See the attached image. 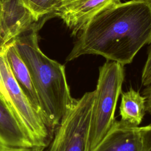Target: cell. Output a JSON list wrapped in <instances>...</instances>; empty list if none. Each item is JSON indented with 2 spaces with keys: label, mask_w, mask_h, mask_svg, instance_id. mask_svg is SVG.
Masks as SVG:
<instances>
[{
  "label": "cell",
  "mask_w": 151,
  "mask_h": 151,
  "mask_svg": "<svg viewBox=\"0 0 151 151\" xmlns=\"http://www.w3.org/2000/svg\"><path fill=\"white\" fill-rule=\"evenodd\" d=\"M139 128L145 151H151V123Z\"/></svg>",
  "instance_id": "14"
},
{
  "label": "cell",
  "mask_w": 151,
  "mask_h": 151,
  "mask_svg": "<svg viewBox=\"0 0 151 151\" xmlns=\"http://www.w3.org/2000/svg\"><path fill=\"white\" fill-rule=\"evenodd\" d=\"M0 146L8 151H31L37 149L1 96Z\"/></svg>",
  "instance_id": "9"
},
{
  "label": "cell",
  "mask_w": 151,
  "mask_h": 151,
  "mask_svg": "<svg viewBox=\"0 0 151 151\" xmlns=\"http://www.w3.org/2000/svg\"><path fill=\"white\" fill-rule=\"evenodd\" d=\"M123 65L107 60L100 67L91 112L89 151L102 140L115 122L114 113L124 80Z\"/></svg>",
  "instance_id": "4"
},
{
  "label": "cell",
  "mask_w": 151,
  "mask_h": 151,
  "mask_svg": "<svg viewBox=\"0 0 151 151\" xmlns=\"http://www.w3.org/2000/svg\"><path fill=\"white\" fill-rule=\"evenodd\" d=\"M94 91L85 93L55 129L42 151H89V132Z\"/></svg>",
  "instance_id": "5"
},
{
  "label": "cell",
  "mask_w": 151,
  "mask_h": 151,
  "mask_svg": "<svg viewBox=\"0 0 151 151\" xmlns=\"http://www.w3.org/2000/svg\"><path fill=\"white\" fill-rule=\"evenodd\" d=\"M90 151H145L139 126L115 120L102 140Z\"/></svg>",
  "instance_id": "8"
},
{
  "label": "cell",
  "mask_w": 151,
  "mask_h": 151,
  "mask_svg": "<svg viewBox=\"0 0 151 151\" xmlns=\"http://www.w3.org/2000/svg\"><path fill=\"white\" fill-rule=\"evenodd\" d=\"M147 52V57L143 67L142 76L141 83L145 87L147 86L151 80V43Z\"/></svg>",
  "instance_id": "13"
},
{
  "label": "cell",
  "mask_w": 151,
  "mask_h": 151,
  "mask_svg": "<svg viewBox=\"0 0 151 151\" xmlns=\"http://www.w3.org/2000/svg\"><path fill=\"white\" fill-rule=\"evenodd\" d=\"M37 25L15 40V47L26 64L37 92L42 115L54 132L72 108L76 99L70 93L65 66L46 56L40 49Z\"/></svg>",
  "instance_id": "2"
},
{
  "label": "cell",
  "mask_w": 151,
  "mask_h": 151,
  "mask_svg": "<svg viewBox=\"0 0 151 151\" xmlns=\"http://www.w3.org/2000/svg\"><path fill=\"white\" fill-rule=\"evenodd\" d=\"M8 45L0 47V96L22 125L35 147L44 149L54 131L37 112L18 83L7 58Z\"/></svg>",
  "instance_id": "3"
},
{
  "label": "cell",
  "mask_w": 151,
  "mask_h": 151,
  "mask_svg": "<svg viewBox=\"0 0 151 151\" xmlns=\"http://www.w3.org/2000/svg\"><path fill=\"white\" fill-rule=\"evenodd\" d=\"M37 25L43 24L34 19L21 0H0V47Z\"/></svg>",
  "instance_id": "6"
},
{
  "label": "cell",
  "mask_w": 151,
  "mask_h": 151,
  "mask_svg": "<svg viewBox=\"0 0 151 151\" xmlns=\"http://www.w3.org/2000/svg\"><path fill=\"white\" fill-rule=\"evenodd\" d=\"M120 2V0H62L56 17L63 21L72 35H77L96 14Z\"/></svg>",
  "instance_id": "7"
},
{
  "label": "cell",
  "mask_w": 151,
  "mask_h": 151,
  "mask_svg": "<svg viewBox=\"0 0 151 151\" xmlns=\"http://www.w3.org/2000/svg\"><path fill=\"white\" fill-rule=\"evenodd\" d=\"M0 151H8V150H6V149H5L4 148H3L2 146H0Z\"/></svg>",
  "instance_id": "18"
},
{
  "label": "cell",
  "mask_w": 151,
  "mask_h": 151,
  "mask_svg": "<svg viewBox=\"0 0 151 151\" xmlns=\"http://www.w3.org/2000/svg\"><path fill=\"white\" fill-rule=\"evenodd\" d=\"M150 43L151 0L120 2L103 9L88 22L65 60L94 54L124 65Z\"/></svg>",
  "instance_id": "1"
},
{
  "label": "cell",
  "mask_w": 151,
  "mask_h": 151,
  "mask_svg": "<svg viewBox=\"0 0 151 151\" xmlns=\"http://www.w3.org/2000/svg\"><path fill=\"white\" fill-rule=\"evenodd\" d=\"M121 94L119 107L120 120L138 126L146 112L145 97L132 88Z\"/></svg>",
  "instance_id": "11"
},
{
  "label": "cell",
  "mask_w": 151,
  "mask_h": 151,
  "mask_svg": "<svg viewBox=\"0 0 151 151\" xmlns=\"http://www.w3.org/2000/svg\"><path fill=\"white\" fill-rule=\"evenodd\" d=\"M44 149H40V148H37V149H34L31 151H42Z\"/></svg>",
  "instance_id": "17"
},
{
  "label": "cell",
  "mask_w": 151,
  "mask_h": 151,
  "mask_svg": "<svg viewBox=\"0 0 151 151\" xmlns=\"http://www.w3.org/2000/svg\"><path fill=\"white\" fill-rule=\"evenodd\" d=\"M142 95L145 97L146 99L151 96V80L150 81V83L144 88Z\"/></svg>",
  "instance_id": "15"
},
{
  "label": "cell",
  "mask_w": 151,
  "mask_h": 151,
  "mask_svg": "<svg viewBox=\"0 0 151 151\" xmlns=\"http://www.w3.org/2000/svg\"><path fill=\"white\" fill-rule=\"evenodd\" d=\"M37 22L44 23L56 17L62 0H21Z\"/></svg>",
  "instance_id": "12"
},
{
  "label": "cell",
  "mask_w": 151,
  "mask_h": 151,
  "mask_svg": "<svg viewBox=\"0 0 151 151\" xmlns=\"http://www.w3.org/2000/svg\"><path fill=\"white\" fill-rule=\"evenodd\" d=\"M7 58L12 71L20 87L35 110L43 116L39 97L31 74L15 47L14 41L8 45Z\"/></svg>",
  "instance_id": "10"
},
{
  "label": "cell",
  "mask_w": 151,
  "mask_h": 151,
  "mask_svg": "<svg viewBox=\"0 0 151 151\" xmlns=\"http://www.w3.org/2000/svg\"><path fill=\"white\" fill-rule=\"evenodd\" d=\"M146 111L151 114V96L146 99Z\"/></svg>",
  "instance_id": "16"
}]
</instances>
